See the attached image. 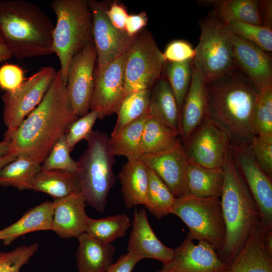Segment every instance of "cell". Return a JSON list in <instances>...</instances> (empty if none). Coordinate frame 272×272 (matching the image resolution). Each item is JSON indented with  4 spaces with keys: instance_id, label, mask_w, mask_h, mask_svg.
I'll use <instances>...</instances> for the list:
<instances>
[{
    "instance_id": "277c9868",
    "label": "cell",
    "mask_w": 272,
    "mask_h": 272,
    "mask_svg": "<svg viewBox=\"0 0 272 272\" xmlns=\"http://www.w3.org/2000/svg\"><path fill=\"white\" fill-rule=\"evenodd\" d=\"M222 168L224 182L220 201L226 236L224 246L218 253L229 264L260 224V215L234 160L231 146Z\"/></svg>"
},
{
    "instance_id": "816d5d0a",
    "label": "cell",
    "mask_w": 272,
    "mask_h": 272,
    "mask_svg": "<svg viewBox=\"0 0 272 272\" xmlns=\"http://www.w3.org/2000/svg\"><path fill=\"white\" fill-rule=\"evenodd\" d=\"M10 142L5 139L0 142V158L9 154Z\"/></svg>"
},
{
    "instance_id": "52a82bcc",
    "label": "cell",
    "mask_w": 272,
    "mask_h": 272,
    "mask_svg": "<svg viewBox=\"0 0 272 272\" xmlns=\"http://www.w3.org/2000/svg\"><path fill=\"white\" fill-rule=\"evenodd\" d=\"M199 42L192 64L207 83L237 67L229 31L214 11L199 22Z\"/></svg>"
},
{
    "instance_id": "7dc6e473",
    "label": "cell",
    "mask_w": 272,
    "mask_h": 272,
    "mask_svg": "<svg viewBox=\"0 0 272 272\" xmlns=\"http://www.w3.org/2000/svg\"><path fill=\"white\" fill-rule=\"evenodd\" d=\"M148 21V18L145 12L135 15H128L124 30L129 35L135 36L147 25Z\"/></svg>"
},
{
    "instance_id": "8d00e7d4",
    "label": "cell",
    "mask_w": 272,
    "mask_h": 272,
    "mask_svg": "<svg viewBox=\"0 0 272 272\" xmlns=\"http://www.w3.org/2000/svg\"><path fill=\"white\" fill-rule=\"evenodd\" d=\"M192 61L168 62L166 66V80L174 94L180 113L191 80Z\"/></svg>"
},
{
    "instance_id": "ee69618b",
    "label": "cell",
    "mask_w": 272,
    "mask_h": 272,
    "mask_svg": "<svg viewBox=\"0 0 272 272\" xmlns=\"http://www.w3.org/2000/svg\"><path fill=\"white\" fill-rule=\"evenodd\" d=\"M25 80L24 71L19 66L5 63L0 67V88L5 92L17 90Z\"/></svg>"
},
{
    "instance_id": "8fae6325",
    "label": "cell",
    "mask_w": 272,
    "mask_h": 272,
    "mask_svg": "<svg viewBox=\"0 0 272 272\" xmlns=\"http://www.w3.org/2000/svg\"><path fill=\"white\" fill-rule=\"evenodd\" d=\"M232 141L228 132L207 116L182 144L188 163L217 168L223 167Z\"/></svg>"
},
{
    "instance_id": "7c38bea8",
    "label": "cell",
    "mask_w": 272,
    "mask_h": 272,
    "mask_svg": "<svg viewBox=\"0 0 272 272\" xmlns=\"http://www.w3.org/2000/svg\"><path fill=\"white\" fill-rule=\"evenodd\" d=\"M250 143V142H249ZM249 143L232 141L234 160L258 209L263 231L272 229V179L261 169Z\"/></svg>"
},
{
    "instance_id": "e0dca14e",
    "label": "cell",
    "mask_w": 272,
    "mask_h": 272,
    "mask_svg": "<svg viewBox=\"0 0 272 272\" xmlns=\"http://www.w3.org/2000/svg\"><path fill=\"white\" fill-rule=\"evenodd\" d=\"M228 264L208 242L199 241L196 244L186 237L174 249L170 263L164 266L171 272H225Z\"/></svg>"
},
{
    "instance_id": "bcb514c9",
    "label": "cell",
    "mask_w": 272,
    "mask_h": 272,
    "mask_svg": "<svg viewBox=\"0 0 272 272\" xmlns=\"http://www.w3.org/2000/svg\"><path fill=\"white\" fill-rule=\"evenodd\" d=\"M141 258L129 252L121 255L116 262L112 263L105 272H132Z\"/></svg>"
},
{
    "instance_id": "ba28073f",
    "label": "cell",
    "mask_w": 272,
    "mask_h": 272,
    "mask_svg": "<svg viewBox=\"0 0 272 272\" xmlns=\"http://www.w3.org/2000/svg\"><path fill=\"white\" fill-rule=\"evenodd\" d=\"M171 214L187 226V238L206 241L218 252L222 250L226 230L220 198L198 197L188 194L177 198Z\"/></svg>"
},
{
    "instance_id": "9c48e42d",
    "label": "cell",
    "mask_w": 272,
    "mask_h": 272,
    "mask_svg": "<svg viewBox=\"0 0 272 272\" xmlns=\"http://www.w3.org/2000/svg\"><path fill=\"white\" fill-rule=\"evenodd\" d=\"M151 33L141 31L126 53L125 64L126 93L152 90L161 77L166 63Z\"/></svg>"
},
{
    "instance_id": "44dd1931",
    "label": "cell",
    "mask_w": 272,
    "mask_h": 272,
    "mask_svg": "<svg viewBox=\"0 0 272 272\" xmlns=\"http://www.w3.org/2000/svg\"><path fill=\"white\" fill-rule=\"evenodd\" d=\"M208 114L206 83L192 67L191 82L180 111V137L184 141Z\"/></svg>"
},
{
    "instance_id": "c3c4849f",
    "label": "cell",
    "mask_w": 272,
    "mask_h": 272,
    "mask_svg": "<svg viewBox=\"0 0 272 272\" xmlns=\"http://www.w3.org/2000/svg\"><path fill=\"white\" fill-rule=\"evenodd\" d=\"M259 9L263 26L271 28V1H259Z\"/></svg>"
},
{
    "instance_id": "2e32d148",
    "label": "cell",
    "mask_w": 272,
    "mask_h": 272,
    "mask_svg": "<svg viewBox=\"0 0 272 272\" xmlns=\"http://www.w3.org/2000/svg\"><path fill=\"white\" fill-rule=\"evenodd\" d=\"M229 34L236 67L259 91L272 88V62L269 53L229 31Z\"/></svg>"
},
{
    "instance_id": "f35d334b",
    "label": "cell",
    "mask_w": 272,
    "mask_h": 272,
    "mask_svg": "<svg viewBox=\"0 0 272 272\" xmlns=\"http://www.w3.org/2000/svg\"><path fill=\"white\" fill-rule=\"evenodd\" d=\"M65 135L61 137L52 147L41 166L43 170H61L76 172L77 163L70 155Z\"/></svg>"
},
{
    "instance_id": "4fadbf2b",
    "label": "cell",
    "mask_w": 272,
    "mask_h": 272,
    "mask_svg": "<svg viewBox=\"0 0 272 272\" xmlns=\"http://www.w3.org/2000/svg\"><path fill=\"white\" fill-rule=\"evenodd\" d=\"M92 17L93 40L97 53V67L100 72L113 60L127 52L137 36H131L125 30L117 29L109 21L105 4L88 1Z\"/></svg>"
},
{
    "instance_id": "b9f144b4",
    "label": "cell",
    "mask_w": 272,
    "mask_h": 272,
    "mask_svg": "<svg viewBox=\"0 0 272 272\" xmlns=\"http://www.w3.org/2000/svg\"><path fill=\"white\" fill-rule=\"evenodd\" d=\"M249 144L257 164L272 179V137L254 135Z\"/></svg>"
},
{
    "instance_id": "836d02e7",
    "label": "cell",
    "mask_w": 272,
    "mask_h": 272,
    "mask_svg": "<svg viewBox=\"0 0 272 272\" xmlns=\"http://www.w3.org/2000/svg\"><path fill=\"white\" fill-rule=\"evenodd\" d=\"M218 16L232 33L257 45L268 53L271 52V28L251 24L229 16Z\"/></svg>"
},
{
    "instance_id": "4316f807",
    "label": "cell",
    "mask_w": 272,
    "mask_h": 272,
    "mask_svg": "<svg viewBox=\"0 0 272 272\" xmlns=\"http://www.w3.org/2000/svg\"><path fill=\"white\" fill-rule=\"evenodd\" d=\"M187 187L189 193L198 197H221L224 172L222 167L208 168L188 163Z\"/></svg>"
},
{
    "instance_id": "83f0119b",
    "label": "cell",
    "mask_w": 272,
    "mask_h": 272,
    "mask_svg": "<svg viewBox=\"0 0 272 272\" xmlns=\"http://www.w3.org/2000/svg\"><path fill=\"white\" fill-rule=\"evenodd\" d=\"M181 142L179 132L150 115L142 135L140 144L142 156L159 154L170 151Z\"/></svg>"
},
{
    "instance_id": "60d3db41",
    "label": "cell",
    "mask_w": 272,
    "mask_h": 272,
    "mask_svg": "<svg viewBox=\"0 0 272 272\" xmlns=\"http://www.w3.org/2000/svg\"><path fill=\"white\" fill-rule=\"evenodd\" d=\"M98 118L97 113L90 111L71 124L64 134L71 152L79 142L83 140L88 141L94 131L93 127Z\"/></svg>"
},
{
    "instance_id": "6da1fadb",
    "label": "cell",
    "mask_w": 272,
    "mask_h": 272,
    "mask_svg": "<svg viewBox=\"0 0 272 272\" xmlns=\"http://www.w3.org/2000/svg\"><path fill=\"white\" fill-rule=\"evenodd\" d=\"M78 118L59 70L41 102L9 139V154L42 163L55 144Z\"/></svg>"
},
{
    "instance_id": "74e56055",
    "label": "cell",
    "mask_w": 272,
    "mask_h": 272,
    "mask_svg": "<svg viewBox=\"0 0 272 272\" xmlns=\"http://www.w3.org/2000/svg\"><path fill=\"white\" fill-rule=\"evenodd\" d=\"M251 127L255 135L272 137V88L259 91L252 116Z\"/></svg>"
},
{
    "instance_id": "e575fe53",
    "label": "cell",
    "mask_w": 272,
    "mask_h": 272,
    "mask_svg": "<svg viewBox=\"0 0 272 272\" xmlns=\"http://www.w3.org/2000/svg\"><path fill=\"white\" fill-rule=\"evenodd\" d=\"M206 2L215 7L220 16L231 17L257 26H263L259 9V1L224 0Z\"/></svg>"
},
{
    "instance_id": "5b68a950",
    "label": "cell",
    "mask_w": 272,
    "mask_h": 272,
    "mask_svg": "<svg viewBox=\"0 0 272 272\" xmlns=\"http://www.w3.org/2000/svg\"><path fill=\"white\" fill-rule=\"evenodd\" d=\"M87 142L86 149L77 161L79 189L86 203L102 213L116 180L113 169L115 156L109 137L103 131H93Z\"/></svg>"
},
{
    "instance_id": "ffe728a7",
    "label": "cell",
    "mask_w": 272,
    "mask_h": 272,
    "mask_svg": "<svg viewBox=\"0 0 272 272\" xmlns=\"http://www.w3.org/2000/svg\"><path fill=\"white\" fill-rule=\"evenodd\" d=\"M51 230L62 238H77L85 232L88 216L86 199L80 191L54 199Z\"/></svg>"
},
{
    "instance_id": "f6af8a7d",
    "label": "cell",
    "mask_w": 272,
    "mask_h": 272,
    "mask_svg": "<svg viewBox=\"0 0 272 272\" xmlns=\"http://www.w3.org/2000/svg\"><path fill=\"white\" fill-rule=\"evenodd\" d=\"M107 16L114 27L124 30L125 22L128 16L124 6L115 2L106 10Z\"/></svg>"
},
{
    "instance_id": "484cf974",
    "label": "cell",
    "mask_w": 272,
    "mask_h": 272,
    "mask_svg": "<svg viewBox=\"0 0 272 272\" xmlns=\"http://www.w3.org/2000/svg\"><path fill=\"white\" fill-rule=\"evenodd\" d=\"M149 115L180 134V113L166 79L160 78L151 90Z\"/></svg>"
},
{
    "instance_id": "f907efd6",
    "label": "cell",
    "mask_w": 272,
    "mask_h": 272,
    "mask_svg": "<svg viewBox=\"0 0 272 272\" xmlns=\"http://www.w3.org/2000/svg\"><path fill=\"white\" fill-rule=\"evenodd\" d=\"M12 57V55L0 34V62L6 61Z\"/></svg>"
},
{
    "instance_id": "cb8c5ba5",
    "label": "cell",
    "mask_w": 272,
    "mask_h": 272,
    "mask_svg": "<svg viewBox=\"0 0 272 272\" xmlns=\"http://www.w3.org/2000/svg\"><path fill=\"white\" fill-rule=\"evenodd\" d=\"M121 184V192L128 208L147 202L149 177L148 167L140 159L127 160L117 175Z\"/></svg>"
},
{
    "instance_id": "4dcf8cb0",
    "label": "cell",
    "mask_w": 272,
    "mask_h": 272,
    "mask_svg": "<svg viewBox=\"0 0 272 272\" xmlns=\"http://www.w3.org/2000/svg\"><path fill=\"white\" fill-rule=\"evenodd\" d=\"M41 170V164L28 158L19 156L0 169V186H13L23 190L30 185Z\"/></svg>"
},
{
    "instance_id": "db71d44e",
    "label": "cell",
    "mask_w": 272,
    "mask_h": 272,
    "mask_svg": "<svg viewBox=\"0 0 272 272\" xmlns=\"http://www.w3.org/2000/svg\"><path fill=\"white\" fill-rule=\"evenodd\" d=\"M156 272H171V271L168 267L163 265L162 269Z\"/></svg>"
},
{
    "instance_id": "5bb4252c",
    "label": "cell",
    "mask_w": 272,
    "mask_h": 272,
    "mask_svg": "<svg viewBox=\"0 0 272 272\" xmlns=\"http://www.w3.org/2000/svg\"><path fill=\"white\" fill-rule=\"evenodd\" d=\"M96 62V51L92 41L73 57L69 66L66 90L74 113L78 117L89 112Z\"/></svg>"
},
{
    "instance_id": "681fc988",
    "label": "cell",
    "mask_w": 272,
    "mask_h": 272,
    "mask_svg": "<svg viewBox=\"0 0 272 272\" xmlns=\"http://www.w3.org/2000/svg\"><path fill=\"white\" fill-rule=\"evenodd\" d=\"M263 239L266 251L272 257V229L263 231Z\"/></svg>"
},
{
    "instance_id": "9a60e30c",
    "label": "cell",
    "mask_w": 272,
    "mask_h": 272,
    "mask_svg": "<svg viewBox=\"0 0 272 272\" xmlns=\"http://www.w3.org/2000/svg\"><path fill=\"white\" fill-rule=\"evenodd\" d=\"M126 53L112 61L101 71L95 72L90 110L97 113L98 119L117 113L126 95L124 75Z\"/></svg>"
},
{
    "instance_id": "f1b7e54d",
    "label": "cell",
    "mask_w": 272,
    "mask_h": 272,
    "mask_svg": "<svg viewBox=\"0 0 272 272\" xmlns=\"http://www.w3.org/2000/svg\"><path fill=\"white\" fill-rule=\"evenodd\" d=\"M29 190L46 193L54 199L80 191L76 172L41 169L32 180Z\"/></svg>"
},
{
    "instance_id": "ac0fdd59",
    "label": "cell",
    "mask_w": 272,
    "mask_h": 272,
    "mask_svg": "<svg viewBox=\"0 0 272 272\" xmlns=\"http://www.w3.org/2000/svg\"><path fill=\"white\" fill-rule=\"evenodd\" d=\"M141 159L165 183L176 198L189 194L186 182L188 162L182 142L159 154L142 155Z\"/></svg>"
},
{
    "instance_id": "f5cc1de1",
    "label": "cell",
    "mask_w": 272,
    "mask_h": 272,
    "mask_svg": "<svg viewBox=\"0 0 272 272\" xmlns=\"http://www.w3.org/2000/svg\"><path fill=\"white\" fill-rule=\"evenodd\" d=\"M17 158V156L11 154H8L0 158V169L7 164L15 160Z\"/></svg>"
},
{
    "instance_id": "1f68e13d",
    "label": "cell",
    "mask_w": 272,
    "mask_h": 272,
    "mask_svg": "<svg viewBox=\"0 0 272 272\" xmlns=\"http://www.w3.org/2000/svg\"><path fill=\"white\" fill-rule=\"evenodd\" d=\"M131 225L125 214H117L99 219L88 218L86 231L90 236L106 243L124 237Z\"/></svg>"
},
{
    "instance_id": "8992f818",
    "label": "cell",
    "mask_w": 272,
    "mask_h": 272,
    "mask_svg": "<svg viewBox=\"0 0 272 272\" xmlns=\"http://www.w3.org/2000/svg\"><path fill=\"white\" fill-rule=\"evenodd\" d=\"M50 6L56 16L52 51L60 61L61 77L66 84L73 57L93 41L92 17L88 1L54 0Z\"/></svg>"
},
{
    "instance_id": "3957f363",
    "label": "cell",
    "mask_w": 272,
    "mask_h": 272,
    "mask_svg": "<svg viewBox=\"0 0 272 272\" xmlns=\"http://www.w3.org/2000/svg\"><path fill=\"white\" fill-rule=\"evenodd\" d=\"M54 28L38 6L24 0L0 1V34L17 60L53 54Z\"/></svg>"
},
{
    "instance_id": "d4e9b609",
    "label": "cell",
    "mask_w": 272,
    "mask_h": 272,
    "mask_svg": "<svg viewBox=\"0 0 272 272\" xmlns=\"http://www.w3.org/2000/svg\"><path fill=\"white\" fill-rule=\"evenodd\" d=\"M53 201H46L30 209L9 226L0 230V240L9 245L16 239L37 231L51 230L53 217Z\"/></svg>"
},
{
    "instance_id": "603a6c76",
    "label": "cell",
    "mask_w": 272,
    "mask_h": 272,
    "mask_svg": "<svg viewBox=\"0 0 272 272\" xmlns=\"http://www.w3.org/2000/svg\"><path fill=\"white\" fill-rule=\"evenodd\" d=\"M77 238L79 243L76 254L78 272H105L113 263L115 248L86 232Z\"/></svg>"
},
{
    "instance_id": "ab89813d",
    "label": "cell",
    "mask_w": 272,
    "mask_h": 272,
    "mask_svg": "<svg viewBox=\"0 0 272 272\" xmlns=\"http://www.w3.org/2000/svg\"><path fill=\"white\" fill-rule=\"evenodd\" d=\"M39 244L21 246L9 252L0 251V272H20L38 250Z\"/></svg>"
},
{
    "instance_id": "d6986e66",
    "label": "cell",
    "mask_w": 272,
    "mask_h": 272,
    "mask_svg": "<svg viewBox=\"0 0 272 272\" xmlns=\"http://www.w3.org/2000/svg\"><path fill=\"white\" fill-rule=\"evenodd\" d=\"M127 252L142 259L151 258L169 265L174 249L164 245L157 237L148 220L145 210H135L131 223Z\"/></svg>"
},
{
    "instance_id": "30bf717a",
    "label": "cell",
    "mask_w": 272,
    "mask_h": 272,
    "mask_svg": "<svg viewBox=\"0 0 272 272\" xmlns=\"http://www.w3.org/2000/svg\"><path fill=\"white\" fill-rule=\"evenodd\" d=\"M56 72L52 66L41 67L17 90L3 94V120L7 127L4 139L9 140L25 118L39 104Z\"/></svg>"
},
{
    "instance_id": "7a4b0ae2",
    "label": "cell",
    "mask_w": 272,
    "mask_h": 272,
    "mask_svg": "<svg viewBox=\"0 0 272 272\" xmlns=\"http://www.w3.org/2000/svg\"><path fill=\"white\" fill-rule=\"evenodd\" d=\"M208 114L224 128L232 141L249 143L252 116L259 91L237 68L206 83Z\"/></svg>"
},
{
    "instance_id": "d6a6232c",
    "label": "cell",
    "mask_w": 272,
    "mask_h": 272,
    "mask_svg": "<svg viewBox=\"0 0 272 272\" xmlns=\"http://www.w3.org/2000/svg\"><path fill=\"white\" fill-rule=\"evenodd\" d=\"M148 186L145 206L156 218L160 219L171 213L177 198L162 180L148 168Z\"/></svg>"
},
{
    "instance_id": "7bdbcfd3",
    "label": "cell",
    "mask_w": 272,
    "mask_h": 272,
    "mask_svg": "<svg viewBox=\"0 0 272 272\" xmlns=\"http://www.w3.org/2000/svg\"><path fill=\"white\" fill-rule=\"evenodd\" d=\"M195 53V48L189 42L175 40L166 46L163 54L166 62H181L192 60Z\"/></svg>"
},
{
    "instance_id": "7402d4cb",
    "label": "cell",
    "mask_w": 272,
    "mask_h": 272,
    "mask_svg": "<svg viewBox=\"0 0 272 272\" xmlns=\"http://www.w3.org/2000/svg\"><path fill=\"white\" fill-rule=\"evenodd\" d=\"M263 230L258 225L233 260L225 272H272V257L263 244Z\"/></svg>"
},
{
    "instance_id": "d590c367",
    "label": "cell",
    "mask_w": 272,
    "mask_h": 272,
    "mask_svg": "<svg viewBox=\"0 0 272 272\" xmlns=\"http://www.w3.org/2000/svg\"><path fill=\"white\" fill-rule=\"evenodd\" d=\"M151 90H142L126 94L117 112V118L111 134L149 112Z\"/></svg>"
},
{
    "instance_id": "f546056e",
    "label": "cell",
    "mask_w": 272,
    "mask_h": 272,
    "mask_svg": "<svg viewBox=\"0 0 272 272\" xmlns=\"http://www.w3.org/2000/svg\"><path fill=\"white\" fill-rule=\"evenodd\" d=\"M150 117L149 112L129 123L119 131L109 137L114 156H122L127 160L140 159L142 157L140 144L145 124Z\"/></svg>"
}]
</instances>
